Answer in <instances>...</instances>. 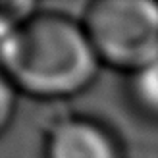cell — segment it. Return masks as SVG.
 <instances>
[{
  "label": "cell",
  "mask_w": 158,
  "mask_h": 158,
  "mask_svg": "<svg viewBox=\"0 0 158 158\" xmlns=\"http://www.w3.org/2000/svg\"><path fill=\"white\" fill-rule=\"evenodd\" d=\"M44 158H122V147L104 123L72 116L52 123L44 141Z\"/></svg>",
  "instance_id": "3"
},
{
  "label": "cell",
  "mask_w": 158,
  "mask_h": 158,
  "mask_svg": "<svg viewBox=\"0 0 158 158\" xmlns=\"http://www.w3.org/2000/svg\"><path fill=\"white\" fill-rule=\"evenodd\" d=\"M15 94L18 89L8 77H0V127L6 129L10 125V120L14 116L15 108Z\"/></svg>",
  "instance_id": "5"
},
{
  "label": "cell",
  "mask_w": 158,
  "mask_h": 158,
  "mask_svg": "<svg viewBox=\"0 0 158 158\" xmlns=\"http://www.w3.org/2000/svg\"><path fill=\"white\" fill-rule=\"evenodd\" d=\"M83 27L100 62L137 72L158 60V4L98 0L87 6Z\"/></svg>",
  "instance_id": "2"
},
{
  "label": "cell",
  "mask_w": 158,
  "mask_h": 158,
  "mask_svg": "<svg viewBox=\"0 0 158 158\" xmlns=\"http://www.w3.org/2000/svg\"><path fill=\"white\" fill-rule=\"evenodd\" d=\"M2 75L39 98H66L85 91L100 60L81 21L37 12L18 25L0 23Z\"/></svg>",
  "instance_id": "1"
},
{
  "label": "cell",
  "mask_w": 158,
  "mask_h": 158,
  "mask_svg": "<svg viewBox=\"0 0 158 158\" xmlns=\"http://www.w3.org/2000/svg\"><path fill=\"white\" fill-rule=\"evenodd\" d=\"M127 91L139 114L158 123V60L129 73Z\"/></svg>",
  "instance_id": "4"
}]
</instances>
